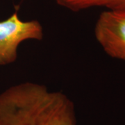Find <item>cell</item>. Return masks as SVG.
<instances>
[{
	"mask_svg": "<svg viewBox=\"0 0 125 125\" xmlns=\"http://www.w3.org/2000/svg\"><path fill=\"white\" fill-rule=\"evenodd\" d=\"M0 125H76L74 104L46 85L20 83L0 93Z\"/></svg>",
	"mask_w": 125,
	"mask_h": 125,
	"instance_id": "obj_1",
	"label": "cell"
},
{
	"mask_svg": "<svg viewBox=\"0 0 125 125\" xmlns=\"http://www.w3.org/2000/svg\"><path fill=\"white\" fill-rule=\"evenodd\" d=\"M43 28L38 20L24 21L17 12L0 22V66L13 63L20 45L27 40H41Z\"/></svg>",
	"mask_w": 125,
	"mask_h": 125,
	"instance_id": "obj_2",
	"label": "cell"
},
{
	"mask_svg": "<svg viewBox=\"0 0 125 125\" xmlns=\"http://www.w3.org/2000/svg\"><path fill=\"white\" fill-rule=\"evenodd\" d=\"M94 32L96 40L108 56L125 61V9L102 12Z\"/></svg>",
	"mask_w": 125,
	"mask_h": 125,
	"instance_id": "obj_3",
	"label": "cell"
},
{
	"mask_svg": "<svg viewBox=\"0 0 125 125\" xmlns=\"http://www.w3.org/2000/svg\"><path fill=\"white\" fill-rule=\"evenodd\" d=\"M58 4L72 11L93 7H105L107 10L125 9V0H60Z\"/></svg>",
	"mask_w": 125,
	"mask_h": 125,
	"instance_id": "obj_4",
	"label": "cell"
},
{
	"mask_svg": "<svg viewBox=\"0 0 125 125\" xmlns=\"http://www.w3.org/2000/svg\"><path fill=\"white\" fill-rule=\"evenodd\" d=\"M60 1V0H56V3H57V4H58V1Z\"/></svg>",
	"mask_w": 125,
	"mask_h": 125,
	"instance_id": "obj_5",
	"label": "cell"
}]
</instances>
